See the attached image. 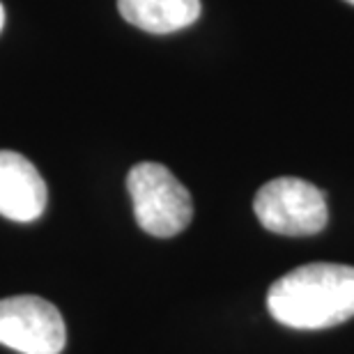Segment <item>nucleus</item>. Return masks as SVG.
Listing matches in <instances>:
<instances>
[{"label": "nucleus", "instance_id": "obj_1", "mask_svg": "<svg viewBox=\"0 0 354 354\" xmlns=\"http://www.w3.org/2000/svg\"><path fill=\"white\" fill-rule=\"evenodd\" d=\"M267 308L290 329H329L354 317V267L313 263L281 276L267 292Z\"/></svg>", "mask_w": 354, "mask_h": 354}, {"label": "nucleus", "instance_id": "obj_2", "mask_svg": "<svg viewBox=\"0 0 354 354\" xmlns=\"http://www.w3.org/2000/svg\"><path fill=\"white\" fill-rule=\"evenodd\" d=\"M133 203V216L140 230L152 237H175L187 228L194 216V201L187 187L166 166L143 161L127 175Z\"/></svg>", "mask_w": 354, "mask_h": 354}, {"label": "nucleus", "instance_id": "obj_3", "mask_svg": "<svg viewBox=\"0 0 354 354\" xmlns=\"http://www.w3.org/2000/svg\"><path fill=\"white\" fill-rule=\"evenodd\" d=\"M253 209L263 228L286 237L317 235L329 218L324 191L297 177H276L263 184Z\"/></svg>", "mask_w": 354, "mask_h": 354}, {"label": "nucleus", "instance_id": "obj_4", "mask_svg": "<svg viewBox=\"0 0 354 354\" xmlns=\"http://www.w3.org/2000/svg\"><path fill=\"white\" fill-rule=\"evenodd\" d=\"M67 327L60 310L37 295L0 299V345L21 354H60Z\"/></svg>", "mask_w": 354, "mask_h": 354}, {"label": "nucleus", "instance_id": "obj_5", "mask_svg": "<svg viewBox=\"0 0 354 354\" xmlns=\"http://www.w3.org/2000/svg\"><path fill=\"white\" fill-rule=\"evenodd\" d=\"M48 191L32 161L12 150H0V216L30 223L44 214Z\"/></svg>", "mask_w": 354, "mask_h": 354}, {"label": "nucleus", "instance_id": "obj_6", "mask_svg": "<svg viewBox=\"0 0 354 354\" xmlns=\"http://www.w3.org/2000/svg\"><path fill=\"white\" fill-rule=\"evenodd\" d=\"M118 10L127 24L152 35H171L196 24L201 0H118Z\"/></svg>", "mask_w": 354, "mask_h": 354}, {"label": "nucleus", "instance_id": "obj_7", "mask_svg": "<svg viewBox=\"0 0 354 354\" xmlns=\"http://www.w3.org/2000/svg\"><path fill=\"white\" fill-rule=\"evenodd\" d=\"M3 26H5V7L0 5V30H3Z\"/></svg>", "mask_w": 354, "mask_h": 354}, {"label": "nucleus", "instance_id": "obj_8", "mask_svg": "<svg viewBox=\"0 0 354 354\" xmlns=\"http://www.w3.org/2000/svg\"><path fill=\"white\" fill-rule=\"evenodd\" d=\"M345 3H350V5H354V0H345Z\"/></svg>", "mask_w": 354, "mask_h": 354}]
</instances>
